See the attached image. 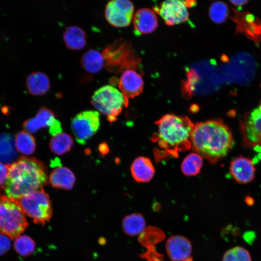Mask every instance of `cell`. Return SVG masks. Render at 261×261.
<instances>
[{
    "instance_id": "obj_12",
    "label": "cell",
    "mask_w": 261,
    "mask_h": 261,
    "mask_svg": "<svg viewBox=\"0 0 261 261\" xmlns=\"http://www.w3.org/2000/svg\"><path fill=\"white\" fill-rule=\"evenodd\" d=\"M167 254L171 261H193L192 245L185 236H170L165 245Z\"/></svg>"
},
{
    "instance_id": "obj_31",
    "label": "cell",
    "mask_w": 261,
    "mask_h": 261,
    "mask_svg": "<svg viewBox=\"0 0 261 261\" xmlns=\"http://www.w3.org/2000/svg\"><path fill=\"white\" fill-rule=\"evenodd\" d=\"M8 164H5L0 162V195H1L8 177Z\"/></svg>"
},
{
    "instance_id": "obj_5",
    "label": "cell",
    "mask_w": 261,
    "mask_h": 261,
    "mask_svg": "<svg viewBox=\"0 0 261 261\" xmlns=\"http://www.w3.org/2000/svg\"><path fill=\"white\" fill-rule=\"evenodd\" d=\"M91 102L98 112L107 116L110 123L117 119V116L129 104L128 99L111 85H105L95 91Z\"/></svg>"
},
{
    "instance_id": "obj_34",
    "label": "cell",
    "mask_w": 261,
    "mask_h": 261,
    "mask_svg": "<svg viewBox=\"0 0 261 261\" xmlns=\"http://www.w3.org/2000/svg\"><path fill=\"white\" fill-rule=\"evenodd\" d=\"M244 240L248 244H252L256 239V234L253 231L246 232L243 235Z\"/></svg>"
},
{
    "instance_id": "obj_18",
    "label": "cell",
    "mask_w": 261,
    "mask_h": 261,
    "mask_svg": "<svg viewBox=\"0 0 261 261\" xmlns=\"http://www.w3.org/2000/svg\"><path fill=\"white\" fill-rule=\"evenodd\" d=\"M49 181L55 188L71 189L75 183V177L69 168L59 165L51 173Z\"/></svg>"
},
{
    "instance_id": "obj_35",
    "label": "cell",
    "mask_w": 261,
    "mask_h": 261,
    "mask_svg": "<svg viewBox=\"0 0 261 261\" xmlns=\"http://www.w3.org/2000/svg\"><path fill=\"white\" fill-rule=\"evenodd\" d=\"M233 5L237 7H241L245 5L247 2V0H231L230 1Z\"/></svg>"
},
{
    "instance_id": "obj_32",
    "label": "cell",
    "mask_w": 261,
    "mask_h": 261,
    "mask_svg": "<svg viewBox=\"0 0 261 261\" xmlns=\"http://www.w3.org/2000/svg\"><path fill=\"white\" fill-rule=\"evenodd\" d=\"M10 238L6 235L0 233V256L8 252L11 248Z\"/></svg>"
},
{
    "instance_id": "obj_33",
    "label": "cell",
    "mask_w": 261,
    "mask_h": 261,
    "mask_svg": "<svg viewBox=\"0 0 261 261\" xmlns=\"http://www.w3.org/2000/svg\"><path fill=\"white\" fill-rule=\"evenodd\" d=\"M62 129L60 122L56 119L54 123L49 127V132L52 137H54L62 132Z\"/></svg>"
},
{
    "instance_id": "obj_27",
    "label": "cell",
    "mask_w": 261,
    "mask_h": 261,
    "mask_svg": "<svg viewBox=\"0 0 261 261\" xmlns=\"http://www.w3.org/2000/svg\"><path fill=\"white\" fill-rule=\"evenodd\" d=\"M14 247L17 253L22 256H27L31 254L35 247V244L29 236L20 235L14 242Z\"/></svg>"
},
{
    "instance_id": "obj_3",
    "label": "cell",
    "mask_w": 261,
    "mask_h": 261,
    "mask_svg": "<svg viewBox=\"0 0 261 261\" xmlns=\"http://www.w3.org/2000/svg\"><path fill=\"white\" fill-rule=\"evenodd\" d=\"M47 182L46 171L43 163L35 158L22 156L9 164L4 191L8 198L16 200L42 189Z\"/></svg>"
},
{
    "instance_id": "obj_23",
    "label": "cell",
    "mask_w": 261,
    "mask_h": 261,
    "mask_svg": "<svg viewBox=\"0 0 261 261\" xmlns=\"http://www.w3.org/2000/svg\"><path fill=\"white\" fill-rule=\"evenodd\" d=\"M73 144V141L72 137L62 132L53 137L49 145L52 152L61 155L70 151Z\"/></svg>"
},
{
    "instance_id": "obj_37",
    "label": "cell",
    "mask_w": 261,
    "mask_h": 261,
    "mask_svg": "<svg viewBox=\"0 0 261 261\" xmlns=\"http://www.w3.org/2000/svg\"></svg>"
},
{
    "instance_id": "obj_30",
    "label": "cell",
    "mask_w": 261,
    "mask_h": 261,
    "mask_svg": "<svg viewBox=\"0 0 261 261\" xmlns=\"http://www.w3.org/2000/svg\"><path fill=\"white\" fill-rule=\"evenodd\" d=\"M199 80V76L194 70L187 71V80L184 82L182 87V92L185 97L188 98L192 96Z\"/></svg>"
},
{
    "instance_id": "obj_4",
    "label": "cell",
    "mask_w": 261,
    "mask_h": 261,
    "mask_svg": "<svg viewBox=\"0 0 261 261\" xmlns=\"http://www.w3.org/2000/svg\"><path fill=\"white\" fill-rule=\"evenodd\" d=\"M28 226L25 214L17 203L5 195H0V233L15 239Z\"/></svg>"
},
{
    "instance_id": "obj_28",
    "label": "cell",
    "mask_w": 261,
    "mask_h": 261,
    "mask_svg": "<svg viewBox=\"0 0 261 261\" xmlns=\"http://www.w3.org/2000/svg\"><path fill=\"white\" fill-rule=\"evenodd\" d=\"M229 13L226 4L222 1L212 3L209 8V15L211 19L216 23H222L227 18Z\"/></svg>"
},
{
    "instance_id": "obj_21",
    "label": "cell",
    "mask_w": 261,
    "mask_h": 261,
    "mask_svg": "<svg viewBox=\"0 0 261 261\" xmlns=\"http://www.w3.org/2000/svg\"><path fill=\"white\" fill-rule=\"evenodd\" d=\"M81 63L83 68L91 73L99 72L104 66L102 53L95 49H89L82 56Z\"/></svg>"
},
{
    "instance_id": "obj_6",
    "label": "cell",
    "mask_w": 261,
    "mask_h": 261,
    "mask_svg": "<svg viewBox=\"0 0 261 261\" xmlns=\"http://www.w3.org/2000/svg\"><path fill=\"white\" fill-rule=\"evenodd\" d=\"M14 200L25 215L32 218L36 223L44 224L52 216L51 201L48 194L43 188Z\"/></svg>"
},
{
    "instance_id": "obj_17",
    "label": "cell",
    "mask_w": 261,
    "mask_h": 261,
    "mask_svg": "<svg viewBox=\"0 0 261 261\" xmlns=\"http://www.w3.org/2000/svg\"><path fill=\"white\" fill-rule=\"evenodd\" d=\"M56 120L55 115L51 110L42 108L35 117L25 121L23 127L26 131L33 133L40 129L50 127Z\"/></svg>"
},
{
    "instance_id": "obj_7",
    "label": "cell",
    "mask_w": 261,
    "mask_h": 261,
    "mask_svg": "<svg viewBox=\"0 0 261 261\" xmlns=\"http://www.w3.org/2000/svg\"><path fill=\"white\" fill-rule=\"evenodd\" d=\"M100 118L97 111L87 110L74 116L71 123V128L76 141L84 145L93 136L99 129Z\"/></svg>"
},
{
    "instance_id": "obj_16",
    "label": "cell",
    "mask_w": 261,
    "mask_h": 261,
    "mask_svg": "<svg viewBox=\"0 0 261 261\" xmlns=\"http://www.w3.org/2000/svg\"><path fill=\"white\" fill-rule=\"evenodd\" d=\"M155 168L150 160L145 157H139L133 161L130 172L134 180L138 182H147L153 177Z\"/></svg>"
},
{
    "instance_id": "obj_29",
    "label": "cell",
    "mask_w": 261,
    "mask_h": 261,
    "mask_svg": "<svg viewBox=\"0 0 261 261\" xmlns=\"http://www.w3.org/2000/svg\"><path fill=\"white\" fill-rule=\"evenodd\" d=\"M222 261H251L248 251L241 246H236L227 250Z\"/></svg>"
},
{
    "instance_id": "obj_20",
    "label": "cell",
    "mask_w": 261,
    "mask_h": 261,
    "mask_svg": "<svg viewBox=\"0 0 261 261\" xmlns=\"http://www.w3.org/2000/svg\"><path fill=\"white\" fill-rule=\"evenodd\" d=\"M63 37L67 47L72 50L82 49L87 43L85 32L81 28L75 26L67 28L64 32Z\"/></svg>"
},
{
    "instance_id": "obj_26",
    "label": "cell",
    "mask_w": 261,
    "mask_h": 261,
    "mask_svg": "<svg viewBox=\"0 0 261 261\" xmlns=\"http://www.w3.org/2000/svg\"><path fill=\"white\" fill-rule=\"evenodd\" d=\"M12 137L6 134L0 135V160L11 161L16 155L15 144Z\"/></svg>"
},
{
    "instance_id": "obj_13",
    "label": "cell",
    "mask_w": 261,
    "mask_h": 261,
    "mask_svg": "<svg viewBox=\"0 0 261 261\" xmlns=\"http://www.w3.org/2000/svg\"><path fill=\"white\" fill-rule=\"evenodd\" d=\"M230 173L235 181L245 184L253 180L256 169L253 161L246 157L239 156L232 160Z\"/></svg>"
},
{
    "instance_id": "obj_9",
    "label": "cell",
    "mask_w": 261,
    "mask_h": 261,
    "mask_svg": "<svg viewBox=\"0 0 261 261\" xmlns=\"http://www.w3.org/2000/svg\"><path fill=\"white\" fill-rule=\"evenodd\" d=\"M243 145L255 147L261 144V104L247 113L240 124Z\"/></svg>"
},
{
    "instance_id": "obj_14",
    "label": "cell",
    "mask_w": 261,
    "mask_h": 261,
    "mask_svg": "<svg viewBox=\"0 0 261 261\" xmlns=\"http://www.w3.org/2000/svg\"><path fill=\"white\" fill-rule=\"evenodd\" d=\"M118 87L128 99L139 96L143 91L144 81L135 71L127 69L123 71L118 80Z\"/></svg>"
},
{
    "instance_id": "obj_24",
    "label": "cell",
    "mask_w": 261,
    "mask_h": 261,
    "mask_svg": "<svg viewBox=\"0 0 261 261\" xmlns=\"http://www.w3.org/2000/svg\"><path fill=\"white\" fill-rule=\"evenodd\" d=\"M203 159L195 152L188 154L181 164L182 173L187 176H194L198 174L203 165Z\"/></svg>"
},
{
    "instance_id": "obj_22",
    "label": "cell",
    "mask_w": 261,
    "mask_h": 261,
    "mask_svg": "<svg viewBox=\"0 0 261 261\" xmlns=\"http://www.w3.org/2000/svg\"><path fill=\"white\" fill-rule=\"evenodd\" d=\"M145 221L140 213L131 214L123 220L122 227L125 232L130 236L140 234L145 229Z\"/></svg>"
},
{
    "instance_id": "obj_2",
    "label": "cell",
    "mask_w": 261,
    "mask_h": 261,
    "mask_svg": "<svg viewBox=\"0 0 261 261\" xmlns=\"http://www.w3.org/2000/svg\"><path fill=\"white\" fill-rule=\"evenodd\" d=\"M195 153L211 163L225 158L234 145L232 132L222 120L211 119L194 125L191 137Z\"/></svg>"
},
{
    "instance_id": "obj_25",
    "label": "cell",
    "mask_w": 261,
    "mask_h": 261,
    "mask_svg": "<svg viewBox=\"0 0 261 261\" xmlns=\"http://www.w3.org/2000/svg\"><path fill=\"white\" fill-rule=\"evenodd\" d=\"M15 145L18 151L25 155L33 154L36 148L35 139L26 131L19 132L15 138Z\"/></svg>"
},
{
    "instance_id": "obj_11",
    "label": "cell",
    "mask_w": 261,
    "mask_h": 261,
    "mask_svg": "<svg viewBox=\"0 0 261 261\" xmlns=\"http://www.w3.org/2000/svg\"><path fill=\"white\" fill-rule=\"evenodd\" d=\"M129 50L124 43L116 42L106 47L102 54L104 66L111 72H118L124 68H130Z\"/></svg>"
},
{
    "instance_id": "obj_19",
    "label": "cell",
    "mask_w": 261,
    "mask_h": 261,
    "mask_svg": "<svg viewBox=\"0 0 261 261\" xmlns=\"http://www.w3.org/2000/svg\"><path fill=\"white\" fill-rule=\"evenodd\" d=\"M26 87L31 94L40 96L50 89V81L48 76L41 72H33L26 79Z\"/></svg>"
},
{
    "instance_id": "obj_10",
    "label": "cell",
    "mask_w": 261,
    "mask_h": 261,
    "mask_svg": "<svg viewBox=\"0 0 261 261\" xmlns=\"http://www.w3.org/2000/svg\"><path fill=\"white\" fill-rule=\"evenodd\" d=\"M134 6L127 0H113L106 5L104 14L107 21L117 28L128 26L133 17Z\"/></svg>"
},
{
    "instance_id": "obj_8",
    "label": "cell",
    "mask_w": 261,
    "mask_h": 261,
    "mask_svg": "<svg viewBox=\"0 0 261 261\" xmlns=\"http://www.w3.org/2000/svg\"><path fill=\"white\" fill-rule=\"evenodd\" d=\"M195 4L196 1L193 0H169L163 1L154 9L165 24L172 26L187 21L189 16L188 8L194 6Z\"/></svg>"
},
{
    "instance_id": "obj_1",
    "label": "cell",
    "mask_w": 261,
    "mask_h": 261,
    "mask_svg": "<svg viewBox=\"0 0 261 261\" xmlns=\"http://www.w3.org/2000/svg\"><path fill=\"white\" fill-rule=\"evenodd\" d=\"M155 124L157 131L151 140L157 144L154 150L156 161L168 157L177 158L179 153L190 149L194 124L188 117L167 114L156 121Z\"/></svg>"
},
{
    "instance_id": "obj_15",
    "label": "cell",
    "mask_w": 261,
    "mask_h": 261,
    "mask_svg": "<svg viewBox=\"0 0 261 261\" xmlns=\"http://www.w3.org/2000/svg\"><path fill=\"white\" fill-rule=\"evenodd\" d=\"M133 23L134 32L137 35L151 33L156 29L158 24L155 13L148 8H141L137 11Z\"/></svg>"
},
{
    "instance_id": "obj_36",
    "label": "cell",
    "mask_w": 261,
    "mask_h": 261,
    "mask_svg": "<svg viewBox=\"0 0 261 261\" xmlns=\"http://www.w3.org/2000/svg\"><path fill=\"white\" fill-rule=\"evenodd\" d=\"M256 150L259 153V155L261 156V144L255 146Z\"/></svg>"
}]
</instances>
